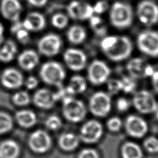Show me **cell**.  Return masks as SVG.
<instances>
[{"label":"cell","instance_id":"obj_16","mask_svg":"<svg viewBox=\"0 0 158 158\" xmlns=\"http://www.w3.org/2000/svg\"><path fill=\"white\" fill-rule=\"evenodd\" d=\"M22 10V6L19 0H1V14L8 20L13 22L18 21Z\"/></svg>","mask_w":158,"mask_h":158},{"label":"cell","instance_id":"obj_15","mask_svg":"<svg viewBox=\"0 0 158 158\" xmlns=\"http://www.w3.org/2000/svg\"><path fill=\"white\" fill-rule=\"evenodd\" d=\"M67 10L70 17L80 20L89 19L94 13L93 8L90 4L78 1H72L68 5Z\"/></svg>","mask_w":158,"mask_h":158},{"label":"cell","instance_id":"obj_3","mask_svg":"<svg viewBox=\"0 0 158 158\" xmlns=\"http://www.w3.org/2000/svg\"><path fill=\"white\" fill-rule=\"evenodd\" d=\"M111 24L117 28H125L130 26L133 20L131 7L124 2H115L110 10Z\"/></svg>","mask_w":158,"mask_h":158},{"label":"cell","instance_id":"obj_25","mask_svg":"<svg viewBox=\"0 0 158 158\" xmlns=\"http://www.w3.org/2000/svg\"><path fill=\"white\" fill-rule=\"evenodd\" d=\"M148 64L141 58H133L128 62L127 69L133 78L145 77V70Z\"/></svg>","mask_w":158,"mask_h":158},{"label":"cell","instance_id":"obj_32","mask_svg":"<svg viewBox=\"0 0 158 158\" xmlns=\"http://www.w3.org/2000/svg\"><path fill=\"white\" fill-rule=\"evenodd\" d=\"M69 19L67 16L62 13H57L51 18L52 25L58 29L64 28L68 24Z\"/></svg>","mask_w":158,"mask_h":158},{"label":"cell","instance_id":"obj_37","mask_svg":"<svg viewBox=\"0 0 158 158\" xmlns=\"http://www.w3.org/2000/svg\"><path fill=\"white\" fill-rule=\"evenodd\" d=\"M108 91L113 94H117L122 90V83L121 81L117 79H112L107 83Z\"/></svg>","mask_w":158,"mask_h":158},{"label":"cell","instance_id":"obj_31","mask_svg":"<svg viewBox=\"0 0 158 158\" xmlns=\"http://www.w3.org/2000/svg\"><path fill=\"white\" fill-rule=\"evenodd\" d=\"M12 101L14 104L18 106H25L30 104L31 99L29 94L25 91H19L14 94Z\"/></svg>","mask_w":158,"mask_h":158},{"label":"cell","instance_id":"obj_33","mask_svg":"<svg viewBox=\"0 0 158 158\" xmlns=\"http://www.w3.org/2000/svg\"><path fill=\"white\" fill-rule=\"evenodd\" d=\"M46 127L51 131H56L59 130L62 125L61 119L57 115H51L47 117L44 122Z\"/></svg>","mask_w":158,"mask_h":158},{"label":"cell","instance_id":"obj_20","mask_svg":"<svg viewBox=\"0 0 158 158\" xmlns=\"http://www.w3.org/2000/svg\"><path fill=\"white\" fill-rule=\"evenodd\" d=\"M17 61L18 64L23 70L31 71L38 64L40 57L35 51L27 49L19 54Z\"/></svg>","mask_w":158,"mask_h":158},{"label":"cell","instance_id":"obj_38","mask_svg":"<svg viewBox=\"0 0 158 158\" xmlns=\"http://www.w3.org/2000/svg\"><path fill=\"white\" fill-rule=\"evenodd\" d=\"M78 158H99V156L98 151L94 149L85 148L79 152Z\"/></svg>","mask_w":158,"mask_h":158},{"label":"cell","instance_id":"obj_34","mask_svg":"<svg viewBox=\"0 0 158 158\" xmlns=\"http://www.w3.org/2000/svg\"><path fill=\"white\" fill-rule=\"evenodd\" d=\"M144 149L150 153L158 152V139L155 136L147 138L143 143Z\"/></svg>","mask_w":158,"mask_h":158},{"label":"cell","instance_id":"obj_45","mask_svg":"<svg viewBox=\"0 0 158 158\" xmlns=\"http://www.w3.org/2000/svg\"><path fill=\"white\" fill-rule=\"evenodd\" d=\"M154 90L158 93V71H154L151 76Z\"/></svg>","mask_w":158,"mask_h":158},{"label":"cell","instance_id":"obj_26","mask_svg":"<svg viewBox=\"0 0 158 158\" xmlns=\"http://www.w3.org/2000/svg\"><path fill=\"white\" fill-rule=\"evenodd\" d=\"M86 88L87 84L85 79L80 75H74L71 78L65 90L69 96H72L83 93Z\"/></svg>","mask_w":158,"mask_h":158},{"label":"cell","instance_id":"obj_21","mask_svg":"<svg viewBox=\"0 0 158 158\" xmlns=\"http://www.w3.org/2000/svg\"><path fill=\"white\" fill-rule=\"evenodd\" d=\"M15 120L19 126L25 128L33 127L38 121L35 112L29 109H22L17 111L15 114Z\"/></svg>","mask_w":158,"mask_h":158},{"label":"cell","instance_id":"obj_27","mask_svg":"<svg viewBox=\"0 0 158 158\" xmlns=\"http://www.w3.org/2000/svg\"><path fill=\"white\" fill-rule=\"evenodd\" d=\"M121 156L122 158H143V153L137 143L127 141L121 148Z\"/></svg>","mask_w":158,"mask_h":158},{"label":"cell","instance_id":"obj_23","mask_svg":"<svg viewBox=\"0 0 158 158\" xmlns=\"http://www.w3.org/2000/svg\"><path fill=\"white\" fill-rule=\"evenodd\" d=\"M17 52L15 43L10 40L0 38V60L3 62H10Z\"/></svg>","mask_w":158,"mask_h":158},{"label":"cell","instance_id":"obj_7","mask_svg":"<svg viewBox=\"0 0 158 158\" xmlns=\"http://www.w3.org/2000/svg\"><path fill=\"white\" fill-rule=\"evenodd\" d=\"M28 145L33 152L37 154H44L51 149L52 139L46 131L41 129L36 130L30 135Z\"/></svg>","mask_w":158,"mask_h":158},{"label":"cell","instance_id":"obj_30","mask_svg":"<svg viewBox=\"0 0 158 158\" xmlns=\"http://www.w3.org/2000/svg\"><path fill=\"white\" fill-rule=\"evenodd\" d=\"M13 125L12 117L6 112L0 111V135L9 132L12 129Z\"/></svg>","mask_w":158,"mask_h":158},{"label":"cell","instance_id":"obj_13","mask_svg":"<svg viewBox=\"0 0 158 158\" xmlns=\"http://www.w3.org/2000/svg\"><path fill=\"white\" fill-rule=\"evenodd\" d=\"M125 128L127 134L135 138L143 137L148 130L146 120L136 115H128L125 122Z\"/></svg>","mask_w":158,"mask_h":158},{"label":"cell","instance_id":"obj_44","mask_svg":"<svg viewBox=\"0 0 158 158\" xmlns=\"http://www.w3.org/2000/svg\"><path fill=\"white\" fill-rule=\"evenodd\" d=\"M27 1L31 6L37 7L44 6L48 1V0H27Z\"/></svg>","mask_w":158,"mask_h":158},{"label":"cell","instance_id":"obj_28","mask_svg":"<svg viewBox=\"0 0 158 158\" xmlns=\"http://www.w3.org/2000/svg\"><path fill=\"white\" fill-rule=\"evenodd\" d=\"M67 36L71 43L78 44L86 39V33L83 27L80 25H73L67 31Z\"/></svg>","mask_w":158,"mask_h":158},{"label":"cell","instance_id":"obj_2","mask_svg":"<svg viewBox=\"0 0 158 158\" xmlns=\"http://www.w3.org/2000/svg\"><path fill=\"white\" fill-rule=\"evenodd\" d=\"M40 77L45 83L60 87L65 77V72L61 64L56 61H49L41 65Z\"/></svg>","mask_w":158,"mask_h":158},{"label":"cell","instance_id":"obj_43","mask_svg":"<svg viewBox=\"0 0 158 158\" xmlns=\"http://www.w3.org/2000/svg\"><path fill=\"white\" fill-rule=\"evenodd\" d=\"M90 25L91 27L94 29L96 28L97 27L102 25V20L98 16H93L92 15L90 18Z\"/></svg>","mask_w":158,"mask_h":158},{"label":"cell","instance_id":"obj_8","mask_svg":"<svg viewBox=\"0 0 158 158\" xmlns=\"http://www.w3.org/2000/svg\"><path fill=\"white\" fill-rule=\"evenodd\" d=\"M157 104L152 94L147 90L138 91L133 98V105L135 109L144 114L154 112Z\"/></svg>","mask_w":158,"mask_h":158},{"label":"cell","instance_id":"obj_24","mask_svg":"<svg viewBox=\"0 0 158 158\" xmlns=\"http://www.w3.org/2000/svg\"><path fill=\"white\" fill-rule=\"evenodd\" d=\"M80 143L78 136L72 132L62 133L58 139V144L61 149L65 151L75 150Z\"/></svg>","mask_w":158,"mask_h":158},{"label":"cell","instance_id":"obj_1","mask_svg":"<svg viewBox=\"0 0 158 158\" xmlns=\"http://www.w3.org/2000/svg\"><path fill=\"white\" fill-rule=\"evenodd\" d=\"M62 114L65 118L72 123L82 121L86 117L87 110L84 103L72 96L62 99Z\"/></svg>","mask_w":158,"mask_h":158},{"label":"cell","instance_id":"obj_18","mask_svg":"<svg viewBox=\"0 0 158 158\" xmlns=\"http://www.w3.org/2000/svg\"><path fill=\"white\" fill-rule=\"evenodd\" d=\"M57 101L55 93L46 88L39 89L33 96L34 104L43 109H51Z\"/></svg>","mask_w":158,"mask_h":158},{"label":"cell","instance_id":"obj_14","mask_svg":"<svg viewBox=\"0 0 158 158\" xmlns=\"http://www.w3.org/2000/svg\"><path fill=\"white\" fill-rule=\"evenodd\" d=\"M64 60L67 66L73 71H80L85 68L87 57L82 51L70 48L67 49L64 54Z\"/></svg>","mask_w":158,"mask_h":158},{"label":"cell","instance_id":"obj_9","mask_svg":"<svg viewBox=\"0 0 158 158\" xmlns=\"http://www.w3.org/2000/svg\"><path fill=\"white\" fill-rule=\"evenodd\" d=\"M137 16L143 25L149 27L158 22V6L149 0L141 1L137 7Z\"/></svg>","mask_w":158,"mask_h":158},{"label":"cell","instance_id":"obj_5","mask_svg":"<svg viewBox=\"0 0 158 158\" xmlns=\"http://www.w3.org/2000/svg\"><path fill=\"white\" fill-rule=\"evenodd\" d=\"M112 108L110 96L107 93L98 91L94 93L89 100V109L96 117H104L107 116Z\"/></svg>","mask_w":158,"mask_h":158},{"label":"cell","instance_id":"obj_42","mask_svg":"<svg viewBox=\"0 0 158 158\" xmlns=\"http://www.w3.org/2000/svg\"><path fill=\"white\" fill-rule=\"evenodd\" d=\"M108 6L106 2L103 1H98L93 7L94 12L97 14H102L106 11Z\"/></svg>","mask_w":158,"mask_h":158},{"label":"cell","instance_id":"obj_46","mask_svg":"<svg viewBox=\"0 0 158 158\" xmlns=\"http://www.w3.org/2000/svg\"><path fill=\"white\" fill-rule=\"evenodd\" d=\"M4 27L2 26V25L0 23V38H2L3 33H4Z\"/></svg>","mask_w":158,"mask_h":158},{"label":"cell","instance_id":"obj_11","mask_svg":"<svg viewBox=\"0 0 158 158\" xmlns=\"http://www.w3.org/2000/svg\"><path fill=\"white\" fill-rule=\"evenodd\" d=\"M110 74V70L107 65L100 60H93L88 69L89 81L94 85H99L107 81Z\"/></svg>","mask_w":158,"mask_h":158},{"label":"cell","instance_id":"obj_39","mask_svg":"<svg viewBox=\"0 0 158 158\" xmlns=\"http://www.w3.org/2000/svg\"><path fill=\"white\" fill-rule=\"evenodd\" d=\"M116 107L120 112H126L130 107V102L127 99L121 97L118 98L116 101Z\"/></svg>","mask_w":158,"mask_h":158},{"label":"cell","instance_id":"obj_17","mask_svg":"<svg viewBox=\"0 0 158 158\" xmlns=\"http://www.w3.org/2000/svg\"><path fill=\"white\" fill-rule=\"evenodd\" d=\"M0 81L4 87L10 89H14L20 88L23 85V77L17 69L8 68L2 72Z\"/></svg>","mask_w":158,"mask_h":158},{"label":"cell","instance_id":"obj_36","mask_svg":"<svg viewBox=\"0 0 158 158\" xmlns=\"http://www.w3.org/2000/svg\"><path fill=\"white\" fill-rule=\"evenodd\" d=\"M122 121L118 117H112L106 122L107 128L112 132L118 131L122 128Z\"/></svg>","mask_w":158,"mask_h":158},{"label":"cell","instance_id":"obj_10","mask_svg":"<svg viewBox=\"0 0 158 158\" xmlns=\"http://www.w3.org/2000/svg\"><path fill=\"white\" fill-rule=\"evenodd\" d=\"M103 135V127L96 120H89L81 127L79 138L83 142L93 144L98 142Z\"/></svg>","mask_w":158,"mask_h":158},{"label":"cell","instance_id":"obj_47","mask_svg":"<svg viewBox=\"0 0 158 158\" xmlns=\"http://www.w3.org/2000/svg\"><path fill=\"white\" fill-rule=\"evenodd\" d=\"M154 113H155V115H156V117L158 119V104H157V106L156 107V109L154 111Z\"/></svg>","mask_w":158,"mask_h":158},{"label":"cell","instance_id":"obj_22","mask_svg":"<svg viewBox=\"0 0 158 158\" xmlns=\"http://www.w3.org/2000/svg\"><path fill=\"white\" fill-rule=\"evenodd\" d=\"M20 148L17 141L7 139L0 143V158H18Z\"/></svg>","mask_w":158,"mask_h":158},{"label":"cell","instance_id":"obj_19","mask_svg":"<svg viewBox=\"0 0 158 158\" xmlns=\"http://www.w3.org/2000/svg\"><path fill=\"white\" fill-rule=\"evenodd\" d=\"M22 23L23 27L28 31H41L46 24L44 15L38 12H30Z\"/></svg>","mask_w":158,"mask_h":158},{"label":"cell","instance_id":"obj_4","mask_svg":"<svg viewBox=\"0 0 158 158\" xmlns=\"http://www.w3.org/2000/svg\"><path fill=\"white\" fill-rule=\"evenodd\" d=\"M133 49L130 40L124 36H117L115 43L108 49L103 52L111 60L119 62L126 59L131 53Z\"/></svg>","mask_w":158,"mask_h":158},{"label":"cell","instance_id":"obj_12","mask_svg":"<svg viewBox=\"0 0 158 158\" xmlns=\"http://www.w3.org/2000/svg\"><path fill=\"white\" fill-rule=\"evenodd\" d=\"M62 46L60 38L53 33H49L43 36L38 42V49L40 54L52 57L59 53Z\"/></svg>","mask_w":158,"mask_h":158},{"label":"cell","instance_id":"obj_6","mask_svg":"<svg viewBox=\"0 0 158 158\" xmlns=\"http://www.w3.org/2000/svg\"><path fill=\"white\" fill-rule=\"evenodd\" d=\"M137 45L144 54L151 57H157L158 32L152 30L141 32L137 38Z\"/></svg>","mask_w":158,"mask_h":158},{"label":"cell","instance_id":"obj_29","mask_svg":"<svg viewBox=\"0 0 158 158\" xmlns=\"http://www.w3.org/2000/svg\"><path fill=\"white\" fill-rule=\"evenodd\" d=\"M11 31L15 35L20 43L26 44L28 42L30 37L29 31L23 27L22 22L19 21L14 22L11 27Z\"/></svg>","mask_w":158,"mask_h":158},{"label":"cell","instance_id":"obj_35","mask_svg":"<svg viewBox=\"0 0 158 158\" xmlns=\"http://www.w3.org/2000/svg\"><path fill=\"white\" fill-rule=\"evenodd\" d=\"M132 77H124L120 80L122 83V91L125 93L133 92L136 88V83Z\"/></svg>","mask_w":158,"mask_h":158},{"label":"cell","instance_id":"obj_40","mask_svg":"<svg viewBox=\"0 0 158 158\" xmlns=\"http://www.w3.org/2000/svg\"><path fill=\"white\" fill-rule=\"evenodd\" d=\"M117 36H109L104 38L101 42V48L102 50L106 51L110 48L116 41Z\"/></svg>","mask_w":158,"mask_h":158},{"label":"cell","instance_id":"obj_41","mask_svg":"<svg viewBox=\"0 0 158 158\" xmlns=\"http://www.w3.org/2000/svg\"><path fill=\"white\" fill-rule=\"evenodd\" d=\"M38 84H39L38 80L37 79V78H36L34 76L28 77L25 82L26 88L30 90L33 89L35 88H36Z\"/></svg>","mask_w":158,"mask_h":158}]
</instances>
